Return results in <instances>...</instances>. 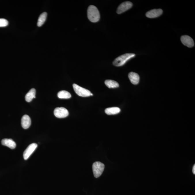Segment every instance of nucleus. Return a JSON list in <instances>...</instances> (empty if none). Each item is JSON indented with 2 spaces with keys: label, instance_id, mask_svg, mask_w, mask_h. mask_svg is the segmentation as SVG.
<instances>
[{
  "label": "nucleus",
  "instance_id": "f8f14e48",
  "mask_svg": "<svg viewBox=\"0 0 195 195\" xmlns=\"http://www.w3.org/2000/svg\"><path fill=\"white\" fill-rule=\"evenodd\" d=\"M128 77L131 82L133 84L137 85L139 84L140 78L137 73L134 72H130L129 74Z\"/></svg>",
  "mask_w": 195,
  "mask_h": 195
},
{
  "label": "nucleus",
  "instance_id": "2eb2a0df",
  "mask_svg": "<svg viewBox=\"0 0 195 195\" xmlns=\"http://www.w3.org/2000/svg\"><path fill=\"white\" fill-rule=\"evenodd\" d=\"M105 85L109 88H115L119 87V84L116 81L111 79H107L105 81Z\"/></svg>",
  "mask_w": 195,
  "mask_h": 195
},
{
  "label": "nucleus",
  "instance_id": "ddd939ff",
  "mask_svg": "<svg viewBox=\"0 0 195 195\" xmlns=\"http://www.w3.org/2000/svg\"><path fill=\"white\" fill-rule=\"evenodd\" d=\"M35 94H36V90L34 88H32L25 95V100L26 102H31L33 99H35Z\"/></svg>",
  "mask_w": 195,
  "mask_h": 195
},
{
  "label": "nucleus",
  "instance_id": "a211bd4d",
  "mask_svg": "<svg viewBox=\"0 0 195 195\" xmlns=\"http://www.w3.org/2000/svg\"><path fill=\"white\" fill-rule=\"evenodd\" d=\"M8 24V22L7 20L4 18H0V27L6 26Z\"/></svg>",
  "mask_w": 195,
  "mask_h": 195
},
{
  "label": "nucleus",
  "instance_id": "dca6fc26",
  "mask_svg": "<svg viewBox=\"0 0 195 195\" xmlns=\"http://www.w3.org/2000/svg\"><path fill=\"white\" fill-rule=\"evenodd\" d=\"M58 96L60 99H69L71 98V95L67 91L62 90L58 92Z\"/></svg>",
  "mask_w": 195,
  "mask_h": 195
},
{
  "label": "nucleus",
  "instance_id": "9d476101",
  "mask_svg": "<svg viewBox=\"0 0 195 195\" xmlns=\"http://www.w3.org/2000/svg\"><path fill=\"white\" fill-rule=\"evenodd\" d=\"M31 120L30 118L28 115H25L21 119V124L24 129H28L31 126Z\"/></svg>",
  "mask_w": 195,
  "mask_h": 195
},
{
  "label": "nucleus",
  "instance_id": "6e6552de",
  "mask_svg": "<svg viewBox=\"0 0 195 195\" xmlns=\"http://www.w3.org/2000/svg\"><path fill=\"white\" fill-rule=\"evenodd\" d=\"M181 41L183 45L188 48H191L194 46V43L193 40L188 35H183L181 37Z\"/></svg>",
  "mask_w": 195,
  "mask_h": 195
},
{
  "label": "nucleus",
  "instance_id": "4468645a",
  "mask_svg": "<svg viewBox=\"0 0 195 195\" xmlns=\"http://www.w3.org/2000/svg\"><path fill=\"white\" fill-rule=\"evenodd\" d=\"M121 109L118 107H112L107 108L105 110V112L108 115H115L120 113Z\"/></svg>",
  "mask_w": 195,
  "mask_h": 195
},
{
  "label": "nucleus",
  "instance_id": "423d86ee",
  "mask_svg": "<svg viewBox=\"0 0 195 195\" xmlns=\"http://www.w3.org/2000/svg\"><path fill=\"white\" fill-rule=\"evenodd\" d=\"M37 146L36 143H33L31 144L27 147L23 153V157L25 160H26L29 158L31 154L33 153L35 149L37 148Z\"/></svg>",
  "mask_w": 195,
  "mask_h": 195
},
{
  "label": "nucleus",
  "instance_id": "f3484780",
  "mask_svg": "<svg viewBox=\"0 0 195 195\" xmlns=\"http://www.w3.org/2000/svg\"><path fill=\"white\" fill-rule=\"evenodd\" d=\"M47 16V13L46 12H44L41 14L38 18L37 26L39 27L42 26L45 21L46 20Z\"/></svg>",
  "mask_w": 195,
  "mask_h": 195
},
{
  "label": "nucleus",
  "instance_id": "1a4fd4ad",
  "mask_svg": "<svg viewBox=\"0 0 195 195\" xmlns=\"http://www.w3.org/2000/svg\"><path fill=\"white\" fill-rule=\"evenodd\" d=\"M163 12V10L162 9H153L146 13V16L149 18H154L160 16Z\"/></svg>",
  "mask_w": 195,
  "mask_h": 195
},
{
  "label": "nucleus",
  "instance_id": "0eeeda50",
  "mask_svg": "<svg viewBox=\"0 0 195 195\" xmlns=\"http://www.w3.org/2000/svg\"><path fill=\"white\" fill-rule=\"evenodd\" d=\"M133 4L129 1L123 2L118 7L117 10V13L119 14L123 13L131 8Z\"/></svg>",
  "mask_w": 195,
  "mask_h": 195
},
{
  "label": "nucleus",
  "instance_id": "6ab92c4d",
  "mask_svg": "<svg viewBox=\"0 0 195 195\" xmlns=\"http://www.w3.org/2000/svg\"><path fill=\"white\" fill-rule=\"evenodd\" d=\"M192 171H193V174H195V165H194V166H193V169H192Z\"/></svg>",
  "mask_w": 195,
  "mask_h": 195
},
{
  "label": "nucleus",
  "instance_id": "f257e3e1",
  "mask_svg": "<svg viewBox=\"0 0 195 195\" xmlns=\"http://www.w3.org/2000/svg\"><path fill=\"white\" fill-rule=\"evenodd\" d=\"M87 15L88 19L92 22H96L100 18V13L96 7L90 5L88 8Z\"/></svg>",
  "mask_w": 195,
  "mask_h": 195
},
{
  "label": "nucleus",
  "instance_id": "f03ea898",
  "mask_svg": "<svg viewBox=\"0 0 195 195\" xmlns=\"http://www.w3.org/2000/svg\"><path fill=\"white\" fill-rule=\"evenodd\" d=\"M136 55L133 53H127L121 55L115 59L113 64L116 67L123 66L125 63L131 58L134 57Z\"/></svg>",
  "mask_w": 195,
  "mask_h": 195
},
{
  "label": "nucleus",
  "instance_id": "39448f33",
  "mask_svg": "<svg viewBox=\"0 0 195 195\" xmlns=\"http://www.w3.org/2000/svg\"><path fill=\"white\" fill-rule=\"evenodd\" d=\"M54 114L58 118L67 117L69 115V112L65 108L63 107L56 108L54 111Z\"/></svg>",
  "mask_w": 195,
  "mask_h": 195
},
{
  "label": "nucleus",
  "instance_id": "9b49d317",
  "mask_svg": "<svg viewBox=\"0 0 195 195\" xmlns=\"http://www.w3.org/2000/svg\"><path fill=\"white\" fill-rule=\"evenodd\" d=\"M1 142L2 145L6 146L11 149H15L16 147V143L11 139H3Z\"/></svg>",
  "mask_w": 195,
  "mask_h": 195
},
{
  "label": "nucleus",
  "instance_id": "7ed1b4c3",
  "mask_svg": "<svg viewBox=\"0 0 195 195\" xmlns=\"http://www.w3.org/2000/svg\"><path fill=\"white\" fill-rule=\"evenodd\" d=\"M105 165L100 162H94L92 165V171L94 176L98 178L101 175L105 169Z\"/></svg>",
  "mask_w": 195,
  "mask_h": 195
},
{
  "label": "nucleus",
  "instance_id": "20e7f679",
  "mask_svg": "<svg viewBox=\"0 0 195 195\" xmlns=\"http://www.w3.org/2000/svg\"><path fill=\"white\" fill-rule=\"evenodd\" d=\"M73 86L75 92L79 96L88 97L93 95V94L88 90L82 88L76 84H73Z\"/></svg>",
  "mask_w": 195,
  "mask_h": 195
}]
</instances>
